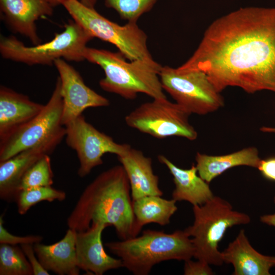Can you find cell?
Instances as JSON below:
<instances>
[{"label": "cell", "mask_w": 275, "mask_h": 275, "mask_svg": "<svg viewBox=\"0 0 275 275\" xmlns=\"http://www.w3.org/2000/svg\"><path fill=\"white\" fill-rule=\"evenodd\" d=\"M180 68L205 72L218 92L275 93V7L241 8L213 21Z\"/></svg>", "instance_id": "cell-1"}, {"label": "cell", "mask_w": 275, "mask_h": 275, "mask_svg": "<svg viewBox=\"0 0 275 275\" xmlns=\"http://www.w3.org/2000/svg\"><path fill=\"white\" fill-rule=\"evenodd\" d=\"M97 222L113 226L121 240L137 236L142 230L133 212L128 178L121 164L102 172L85 188L67 219L68 228L76 232Z\"/></svg>", "instance_id": "cell-2"}, {"label": "cell", "mask_w": 275, "mask_h": 275, "mask_svg": "<svg viewBox=\"0 0 275 275\" xmlns=\"http://www.w3.org/2000/svg\"><path fill=\"white\" fill-rule=\"evenodd\" d=\"M85 60L99 66L105 76L99 81L103 90L133 99L144 93L153 99L167 98L160 81L162 68L153 58L127 62L120 52L87 47Z\"/></svg>", "instance_id": "cell-3"}, {"label": "cell", "mask_w": 275, "mask_h": 275, "mask_svg": "<svg viewBox=\"0 0 275 275\" xmlns=\"http://www.w3.org/2000/svg\"><path fill=\"white\" fill-rule=\"evenodd\" d=\"M135 275H147L156 264L165 261H187L194 256L190 236L184 230L172 233L147 230L140 236L105 243Z\"/></svg>", "instance_id": "cell-4"}, {"label": "cell", "mask_w": 275, "mask_h": 275, "mask_svg": "<svg viewBox=\"0 0 275 275\" xmlns=\"http://www.w3.org/2000/svg\"><path fill=\"white\" fill-rule=\"evenodd\" d=\"M193 210L194 223L184 230L192 237L194 257L210 265H222L224 261L218 250L219 243L228 229L248 224L250 217L233 210L228 201L215 196L202 205H194Z\"/></svg>", "instance_id": "cell-5"}, {"label": "cell", "mask_w": 275, "mask_h": 275, "mask_svg": "<svg viewBox=\"0 0 275 275\" xmlns=\"http://www.w3.org/2000/svg\"><path fill=\"white\" fill-rule=\"evenodd\" d=\"M93 38L73 20L65 25L63 31L56 34L51 40L34 46H25L13 36L2 37L0 52L5 59L29 65H51L59 59L80 62L85 60L87 44Z\"/></svg>", "instance_id": "cell-6"}, {"label": "cell", "mask_w": 275, "mask_h": 275, "mask_svg": "<svg viewBox=\"0 0 275 275\" xmlns=\"http://www.w3.org/2000/svg\"><path fill=\"white\" fill-rule=\"evenodd\" d=\"M61 83L58 77L53 91L42 111L31 120L0 140V161L41 145L55 147L65 136L63 123Z\"/></svg>", "instance_id": "cell-7"}, {"label": "cell", "mask_w": 275, "mask_h": 275, "mask_svg": "<svg viewBox=\"0 0 275 275\" xmlns=\"http://www.w3.org/2000/svg\"><path fill=\"white\" fill-rule=\"evenodd\" d=\"M62 5L73 20L93 38L114 45L129 61L152 58L148 49L147 36L136 22L120 25L78 0H67Z\"/></svg>", "instance_id": "cell-8"}, {"label": "cell", "mask_w": 275, "mask_h": 275, "mask_svg": "<svg viewBox=\"0 0 275 275\" xmlns=\"http://www.w3.org/2000/svg\"><path fill=\"white\" fill-rule=\"evenodd\" d=\"M159 77L163 90L190 114L206 115L224 105L221 93L202 70L166 66Z\"/></svg>", "instance_id": "cell-9"}, {"label": "cell", "mask_w": 275, "mask_h": 275, "mask_svg": "<svg viewBox=\"0 0 275 275\" xmlns=\"http://www.w3.org/2000/svg\"><path fill=\"white\" fill-rule=\"evenodd\" d=\"M190 115L176 102L156 98L132 110L125 121L129 127L156 139L176 136L194 141L198 133L189 122Z\"/></svg>", "instance_id": "cell-10"}, {"label": "cell", "mask_w": 275, "mask_h": 275, "mask_svg": "<svg viewBox=\"0 0 275 275\" xmlns=\"http://www.w3.org/2000/svg\"><path fill=\"white\" fill-rule=\"evenodd\" d=\"M65 126L66 143L77 154L79 163L77 174L81 178L103 163L104 154L109 153L119 156L131 146L117 143L88 122L82 115Z\"/></svg>", "instance_id": "cell-11"}, {"label": "cell", "mask_w": 275, "mask_h": 275, "mask_svg": "<svg viewBox=\"0 0 275 275\" xmlns=\"http://www.w3.org/2000/svg\"><path fill=\"white\" fill-rule=\"evenodd\" d=\"M53 64L61 80L64 126L88 108L109 105V101L87 86L80 74L65 60L57 59Z\"/></svg>", "instance_id": "cell-12"}, {"label": "cell", "mask_w": 275, "mask_h": 275, "mask_svg": "<svg viewBox=\"0 0 275 275\" xmlns=\"http://www.w3.org/2000/svg\"><path fill=\"white\" fill-rule=\"evenodd\" d=\"M107 226L103 223H93L88 229L76 232L75 239L77 264L80 270L95 275L123 267L120 258L109 255L105 251L102 233Z\"/></svg>", "instance_id": "cell-13"}, {"label": "cell", "mask_w": 275, "mask_h": 275, "mask_svg": "<svg viewBox=\"0 0 275 275\" xmlns=\"http://www.w3.org/2000/svg\"><path fill=\"white\" fill-rule=\"evenodd\" d=\"M3 20L14 33L28 38L34 45L41 42L36 21L52 15V7L46 0H0Z\"/></svg>", "instance_id": "cell-14"}, {"label": "cell", "mask_w": 275, "mask_h": 275, "mask_svg": "<svg viewBox=\"0 0 275 275\" xmlns=\"http://www.w3.org/2000/svg\"><path fill=\"white\" fill-rule=\"evenodd\" d=\"M223 259L232 264L233 275H270L275 267V256L264 255L257 251L250 243L243 229L222 252Z\"/></svg>", "instance_id": "cell-15"}, {"label": "cell", "mask_w": 275, "mask_h": 275, "mask_svg": "<svg viewBox=\"0 0 275 275\" xmlns=\"http://www.w3.org/2000/svg\"><path fill=\"white\" fill-rule=\"evenodd\" d=\"M56 148L52 145H41L0 161L1 199L8 202L16 201L20 181L26 171L42 156L50 154Z\"/></svg>", "instance_id": "cell-16"}, {"label": "cell", "mask_w": 275, "mask_h": 275, "mask_svg": "<svg viewBox=\"0 0 275 275\" xmlns=\"http://www.w3.org/2000/svg\"><path fill=\"white\" fill-rule=\"evenodd\" d=\"M118 158L128 178L132 201L147 196H162L159 178L153 172L150 157L130 146Z\"/></svg>", "instance_id": "cell-17"}, {"label": "cell", "mask_w": 275, "mask_h": 275, "mask_svg": "<svg viewBox=\"0 0 275 275\" xmlns=\"http://www.w3.org/2000/svg\"><path fill=\"white\" fill-rule=\"evenodd\" d=\"M76 231L68 228L64 237L51 244H34L36 255L43 267L58 275H78L75 239Z\"/></svg>", "instance_id": "cell-18"}, {"label": "cell", "mask_w": 275, "mask_h": 275, "mask_svg": "<svg viewBox=\"0 0 275 275\" xmlns=\"http://www.w3.org/2000/svg\"><path fill=\"white\" fill-rule=\"evenodd\" d=\"M44 105L4 86L0 88V140L37 115Z\"/></svg>", "instance_id": "cell-19"}, {"label": "cell", "mask_w": 275, "mask_h": 275, "mask_svg": "<svg viewBox=\"0 0 275 275\" xmlns=\"http://www.w3.org/2000/svg\"><path fill=\"white\" fill-rule=\"evenodd\" d=\"M157 158L173 176L175 185L172 193L173 199L187 201L194 206L202 205L213 197L209 183L199 175L195 165L183 169L176 166L164 155H159Z\"/></svg>", "instance_id": "cell-20"}, {"label": "cell", "mask_w": 275, "mask_h": 275, "mask_svg": "<svg viewBox=\"0 0 275 275\" xmlns=\"http://www.w3.org/2000/svg\"><path fill=\"white\" fill-rule=\"evenodd\" d=\"M199 175L209 183L228 170L248 166L257 168L261 160L257 149L254 147L223 155H209L198 152L195 157Z\"/></svg>", "instance_id": "cell-21"}, {"label": "cell", "mask_w": 275, "mask_h": 275, "mask_svg": "<svg viewBox=\"0 0 275 275\" xmlns=\"http://www.w3.org/2000/svg\"><path fill=\"white\" fill-rule=\"evenodd\" d=\"M176 201L151 195L133 201V209L137 223L141 227L150 223L166 226L177 210Z\"/></svg>", "instance_id": "cell-22"}, {"label": "cell", "mask_w": 275, "mask_h": 275, "mask_svg": "<svg viewBox=\"0 0 275 275\" xmlns=\"http://www.w3.org/2000/svg\"><path fill=\"white\" fill-rule=\"evenodd\" d=\"M0 275H33L21 247L0 243Z\"/></svg>", "instance_id": "cell-23"}, {"label": "cell", "mask_w": 275, "mask_h": 275, "mask_svg": "<svg viewBox=\"0 0 275 275\" xmlns=\"http://www.w3.org/2000/svg\"><path fill=\"white\" fill-rule=\"evenodd\" d=\"M66 198V193L51 186H40L21 190L16 202L17 211L21 215L25 214L29 209L42 201H63Z\"/></svg>", "instance_id": "cell-24"}, {"label": "cell", "mask_w": 275, "mask_h": 275, "mask_svg": "<svg viewBox=\"0 0 275 275\" xmlns=\"http://www.w3.org/2000/svg\"><path fill=\"white\" fill-rule=\"evenodd\" d=\"M53 174L48 154L39 159L25 173L19 186V192L23 189L53 184Z\"/></svg>", "instance_id": "cell-25"}, {"label": "cell", "mask_w": 275, "mask_h": 275, "mask_svg": "<svg viewBox=\"0 0 275 275\" xmlns=\"http://www.w3.org/2000/svg\"><path fill=\"white\" fill-rule=\"evenodd\" d=\"M158 0H104L105 5L114 9L120 17L136 22L144 13L150 11Z\"/></svg>", "instance_id": "cell-26"}, {"label": "cell", "mask_w": 275, "mask_h": 275, "mask_svg": "<svg viewBox=\"0 0 275 275\" xmlns=\"http://www.w3.org/2000/svg\"><path fill=\"white\" fill-rule=\"evenodd\" d=\"M43 237L40 235H31L17 236L10 233L4 226L3 215L0 216V243L18 245L24 244H34L41 242Z\"/></svg>", "instance_id": "cell-27"}, {"label": "cell", "mask_w": 275, "mask_h": 275, "mask_svg": "<svg viewBox=\"0 0 275 275\" xmlns=\"http://www.w3.org/2000/svg\"><path fill=\"white\" fill-rule=\"evenodd\" d=\"M213 271L210 264L206 262L191 259L184 261V274L185 275H212Z\"/></svg>", "instance_id": "cell-28"}, {"label": "cell", "mask_w": 275, "mask_h": 275, "mask_svg": "<svg viewBox=\"0 0 275 275\" xmlns=\"http://www.w3.org/2000/svg\"><path fill=\"white\" fill-rule=\"evenodd\" d=\"M32 268L33 275H49V271L41 265L34 249V244L20 245Z\"/></svg>", "instance_id": "cell-29"}, {"label": "cell", "mask_w": 275, "mask_h": 275, "mask_svg": "<svg viewBox=\"0 0 275 275\" xmlns=\"http://www.w3.org/2000/svg\"><path fill=\"white\" fill-rule=\"evenodd\" d=\"M257 169L265 179L275 183V156L261 159Z\"/></svg>", "instance_id": "cell-30"}, {"label": "cell", "mask_w": 275, "mask_h": 275, "mask_svg": "<svg viewBox=\"0 0 275 275\" xmlns=\"http://www.w3.org/2000/svg\"><path fill=\"white\" fill-rule=\"evenodd\" d=\"M273 202L275 204V196L273 198ZM261 222L269 226L275 227V213L272 214H265L260 217Z\"/></svg>", "instance_id": "cell-31"}, {"label": "cell", "mask_w": 275, "mask_h": 275, "mask_svg": "<svg viewBox=\"0 0 275 275\" xmlns=\"http://www.w3.org/2000/svg\"><path fill=\"white\" fill-rule=\"evenodd\" d=\"M260 130L263 132L275 133V127L262 126Z\"/></svg>", "instance_id": "cell-32"}, {"label": "cell", "mask_w": 275, "mask_h": 275, "mask_svg": "<svg viewBox=\"0 0 275 275\" xmlns=\"http://www.w3.org/2000/svg\"><path fill=\"white\" fill-rule=\"evenodd\" d=\"M52 7H56L67 0H46Z\"/></svg>", "instance_id": "cell-33"}, {"label": "cell", "mask_w": 275, "mask_h": 275, "mask_svg": "<svg viewBox=\"0 0 275 275\" xmlns=\"http://www.w3.org/2000/svg\"><path fill=\"white\" fill-rule=\"evenodd\" d=\"M80 1L83 4L89 7L94 8V6L97 2V0H80Z\"/></svg>", "instance_id": "cell-34"}]
</instances>
